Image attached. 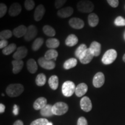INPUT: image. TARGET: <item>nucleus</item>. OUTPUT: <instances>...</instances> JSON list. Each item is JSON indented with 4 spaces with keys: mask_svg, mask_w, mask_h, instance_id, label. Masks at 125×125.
Returning a JSON list of instances; mask_svg holds the SVG:
<instances>
[{
    "mask_svg": "<svg viewBox=\"0 0 125 125\" xmlns=\"http://www.w3.org/2000/svg\"><path fill=\"white\" fill-rule=\"evenodd\" d=\"M124 38H125V33H124Z\"/></svg>",
    "mask_w": 125,
    "mask_h": 125,
    "instance_id": "09e8293b",
    "label": "nucleus"
},
{
    "mask_svg": "<svg viewBox=\"0 0 125 125\" xmlns=\"http://www.w3.org/2000/svg\"><path fill=\"white\" fill-rule=\"evenodd\" d=\"M53 125V123L52 122H49V123H48V125Z\"/></svg>",
    "mask_w": 125,
    "mask_h": 125,
    "instance_id": "de8ad7c7",
    "label": "nucleus"
},
{
    "mask_svg": "<svg viewBox=\"0 0 125 125\" xmlns=\"http://www.w3.org/2000/svg\"><path fill=\"white\" fill-rule=\"evenodd\" d=\"M80 106L83 111L85 112H89L92 109V101L88 97H83L80 101Z\"/></svg>",
    "mask_w": 125,
    "mask_h": 125,
    "instance_id": "9d476101",
    "label": "nucleus"
},
{
    "mask_svg": "<svg viewBox=\"0 0 125 125\" xmlns=\"http://www.w3.org/2000/svg\"><path fill=\"white\" fill-rule=\"evenodd\" d=\"M87 49L86 45L84 43L81 44L79 46L76 48L75 52V56L78 59L80 58V57L82 55V54L85 52L86 50Z\"/></svg>",
    "mask_w": 125,
    "mask_h": 125,
    "instance_id": "72a5a7b5",
    "label": "nucleus"
},
{
    "mask_svg": "<svg viewBox=\"0 0 125 125\" xmlns=\"http://www.w3.org/2000/svg\"><path fill=\"white\" fill-rule=\"evenodd\" d=\"M7 12V7L4 3L0 4V18L4 17Z\"/></svg>",
    "mask_w": 125,
    "mask_h": 125,
    "instance_id": "4c0bfd02",
    "label": "nucleus"
},
{
    "mask_svg": "<svg viewBox=\"0 0 125 125\" xmlns=\"http://www.w3.org/2000/svg\"><path fill=\"white\" fill-rule=\"evenodd\" d=\"M21 6L19 3H13L9 9V15L12 17L17 16L21 13Z\"/></svg>",
    "mask_w": 125,
    "mask_h": 125,
    "instance_id": "4468645a",
    "label": "nucleus"
},
{
    "mask_svg": "<svg viewBox=\"0 0 125 125\" xmlns=\"http://www.w3.org/2000/svg\"><path fill=\"white\" fill-rule=\"evenodd\" d=\"M78 42V38L75 34H70L65 40V45L67 46L72 47L76 45Z\"/></svg>",
    "mask_w": 125,
    "mask_h": 125,
    "instance_id": "b1692460",
    "label": "nucleus"
},
{
    "mask_svg": "<svg viewBox=\"0 0 125 125\" xmlns=\"http://www.w3.org/2000/svg\"><path fill=\"white\" fill-rule=\"evenodd\" d=\"M38 33V30L36 26L34 25H30L27 28V32L24 35V39L26 41H31L37 36Z\"/></svg>",
    "mask_w": 125,
    "mask_h": 125,
    "instance_id": "0eeeda50",
    "label": "nucleus"
},
{
    "mask_svg": "<svg viewBox=\"0 0 125 125\" xmlns=\"http://www.w3.org/2000/svg\"><path fill=\"white\" fill-rule=\"evenodd\" d=\"M48 83L52 89L56 90L59 86V78L56 75L51 76L48 81Z\"/></svg>",
    "mask_w": 125,
    "mask_h": 125,
    "instance_id": "cd10ccee",
    "label": "nucleus"
},
{
    "mask_svg": "<svg viewBox=\"0 0 125 125\" xmlns=\"http://www.w3.org/2000/svg\"><path fill=\"white\" fill-rule=\"evenodd\" d=\"M76 86L73 82L70 81H65L62 85V94L65 97H71L75 92Z\"/></svg>",
    "mask_w": 125,
    "mask_h": 125,
    "instance_id": "7ed1b4c3",
    "label": "nucleus"
},
{
    "mask_svg": "<svg viewBox=\"0 0 125 125\" xmlns=\"http://www.w3.org/2000/svg\"><path fill=\"white\" fill-rule=\"evenodd\" d=\"M99 22V18L96 13H90L88 16L89 25L92 27H94L97 26Z\"/></svg>",
    "mask_w": 125,
    "mask_h": 125,
    "instance_id": "4be33fe9",
    "label": "nucleus"
},
{
    "mask_svg": "<svg viewBox=\"0 0 125 125\" xmlns=\"http://www.w3.org/2000/svg\"><path fill=\"white\" fill-rule=\"evenodd\" d=\"M38 62L39 65L44 69L51 70L55 68L56 63L53 60H46L44 57H41L38 59Z\"/></svg>",
    "mask_w": 125,
    "mask_h": 125,
    "instance_id": "423d86ee",
    "label": "nucleus"
},
{
    "mask_svg": "<svg viewBox=\"0 0 125 125\" xmlns=\"http://www.w3.org/2000/svg\"><path fill=\"white\" fill-rule=\"evenodd\" d=\"M77 125H87V122L86 119L85 117H80L78 120Z\"/></svg>",
    "mask_w": 125,
    "mask_h": 125,
    "instance_id": "a19ab883",
    "label": "nucleus"
},
{
    "mask_svg": "<svg viewBox=\"0 0 125 125\" xmlns=\"http://www.w3.org/2000/svg\"><path fill=\"white\" fill-rule=\"evenodd\" d=\"M68 110V106L64 102H57L52 107V111L55 115H62L65 114Z\"/></svg>",
    "mask_w": 125,
    "mask_h": 125,
    "instance_id": "39448f33",
    "label": "nucleus"
},
{
    "mask_svg": "<svg viewBox=\"0 0 125 125\" xmlns=\"http://www.w3.org/2000/svg\"><path fill=\"white\" fill-rule=\"evenodd\" d=\"M46 76L44 74L41 73L37 76L35 79V83L38 86H42L46 83Z\"/></svg>",
    "mask_w": 125,
    "mask_h": 125,
    "instance_id": "c85d7f7f",
    "label": "nucleus"
},
{
    "mask_svg": "<svg viewBox=\"0 0 125 125\" xmlns=\"http://www.w3.org/2000/svg\"><path fill=\"white\" fill-rule=\"evenodd\" d=\"M8 45V41L7 40L0 41V49H4Z\"/></svg>",
    "mask_w": 125,
    "mask_h": 125,
    "instance_id": "79ce46f5",
    "label": "nucleus"
},
{
    "mask_svg": "<svg viewBox=\"0 0 125 125\" xmlns=\"http://www.w3.org/2000/svg\"><path fill=\"white\" fill-rule=\"evenodd\" d=\"M43 31L47 36L52 37L56 35V31L53 28L49 25H45L43 27Z\"/></svg>",
    "mask_w": 125,
    "mask_h": 125,
    "instance_id": "c756f323",
    "label": "nucleus"
},
{
    "mask_svg": "<svg viewBox=\"0 0 125 125\" xmlns=\"http://www.w3.org/2000/svg\"><path fill=\"white\" fill-rule=\"evenodd\" d=\"M101 44L97 41L92 42L90 44L89 49L94 56L97 57L101 53Z\"/></svg>",
    "mask_w": 125,
    "mask_h": 125,
    "instance_id": "6ab92c4d",
    "label": "nucleus"
},
{
    "mask_svg": "<svg viewBox=\"0 0 125 125\" xmlns=\"http://www.w3.org/2000/svg\"><path fill=\"white\" fill-rule=\"evenodd\" d=\"M93 57L94 55L92 53V52L90 51V49L87 48L85 52L82 54V55L81 56L79 60L81 63L83 64H87L92 60Z\"/></svg>",
    "mask_w": 125,
    "mask_h": 125,
    "instance_id": "9b49d317",
    "label": "nucleus"
},
{
    "mask_svg": "<svg viewBox=\"0 0 125 125\" xmlns=\"http://www.w3.org/2000/svg\"><path fill=\"white\" fill-rule=\"evenodd\" d=\"M74 12V9L71 7L62 8L57 11V15L61 18H67L71 16Z\"/></svg>",
    "mask_w": 125,
    "mask_h": 125,
    "instance_id": "2eb2a0df",
    "label": "nucleus"
},
{
    "mask_svg": "<svg viewBox=\"0 0 125 125\" xmlns=\"http://www.w3.org/2000/svg\"><path fill=\"white\" fill-rule=\"evenodd\" d=\"M5 106L1 103V104H0V113H4L5 112Z\"/></svg>",
    "mask_w": 125,
    "mask_h": 125,
    "instance_id": "c03bdc74",
    "label": "nucleus"
},
{
    "mask_svg": "<svg viewBox=\"0 0 125 125\" xmlns=\"http://www.w3.org/2000/svg\"><path fill=\"white\" fill-rule=\"evenodd\" d=\"M46 45L49 49H54L58 48L59 46V45H60V42H59V40H57L56 38H49L46 41Z\"/></svg>",
    "mask_w": 125,
    "mask_h": 125,
    "instance_id": "393cba45",
    "label": "nucleus"
},
{
    "mask_svg": "<svg viewBox=\"0 0 125 125\" xmlns=\"http://www.w3.org/2000/svg\"><path fill=\"white\" fill-rule=\"evenodd\" d=\"M114 24L116 26H125V19L122 16L117 17L114 21Z\"/></svg>",
    "mask_w": 125,
    "mask_h": 125,
    "instance_id": "e433bc0d",
    "label": "nucleus"
},
{
    "mask_svg": "<svg viewBox=\"0 0 125 125\" xmlns=\"http://www.w3.org/2000/svg\"><path fill=\"white\" fill-rule=\"evenodd\" d=\"M58 52H57V51L56 50L51 49L46 52L44 57L46 60H52L53 59L54 60H56V58L58 56Z\"/></svg>",
    "mask_w": 125,
    "mask_h": 125,
    "instance_id": "a878e982",
    "label": "nucleus"
},
{
    "mask_svg": "<svg viewBox=\"0 0 125 125\" xmlns=\"http://www.w3.org/2000/svg\"><path fill=\"white\" fill-rule=\"evenodd\" d=\"M49 123L48 120L45 118H40L32 122L30 125H47Z\"/></svg>",
    "mask_w": 125,
    "mask_h": 125,
    "instance_id": "f704fd0d",
    "label": "nucleus"
},
{
    "mask_svg": "<svg viewBox=\"0 0 125 125\" xmlns=\"http://www.w3.org/2000/svg\"><path fill=\"white\" fill-rule=\"evenodd\" d=\"M117 57V52L115 49H109L103 55L101 61L104 64H111L116 60Z\"/></svg>",
    "mask_w": 125,
    "mask_h": 125,
    "instance_id": "20e7f679",
    "label": "nucleus"
},
{
    "mask_svg": "<svg viewBox=\"0 0 125 125\" xmlns=\"http://www.w3.org/2000/svg\"><path fill=\"white\" fill-rule=\"evenodd\" d=\"M76 7L78 10L82 13H90L94 8L93 3L89 0H81L78 2Z\"/></svg>",
    "mask_w": 125,
    "mask_h": 125,
    "instance_id": "f03ea898",
    "label": "nucleus"
},
{
    "mask_svg": "<svg viewBox=\"0 0 125 125\" xmlns=\"http://www.w3.org/2000/svg\"><path fill=\"white\" fill-rule=\"evenodd\" d=\"M45 13V8L43 5L40 4L37 6L34 11V18L37 21H40L42 19L43 16Z\"/></svg>",
    "mask_w": 125,
    "mask_h": 125,
    "instance_id": "f8f14e48",
    "label": "nucleus"
},
{
    "mask_svg": "<svg viewBox=\"0 0 125 125\" xmlns=\"http://www.w3.org/2000/svg\"><path fill=\"white\" fill-rule=\"evenodd\" d=\"M52 107L53 105L51 104H47L45 107L41 109V115L44 117H51L54 114L52 111Z\"/></svg>",
    "mask_w": 125,
    "mask_h": 125,
    "instance_id": "5701e85b",
    "label": "nucleus"
},
{
    "mask_svg": "<svg viewBox=\"0 0 125 125\" xmlns=\"http://www.w3.org/2000/svg\"><path fill=\"white\" fill-rule=\"evenodd\" d=\"M87 90H88V87L86 84L85 83H81L76 87L75 93L78 97H81L87 93Z\"/></svg>",
    "mask_w": 125,
    "mask_h": 125,
    "instance_id": "dca6fc26",
    "label": "nucleus"
},
{
    "mask_svg": "<svg viewBox=\"0 0 125 125\" xmlns=\"http://www.w3.org/2000/svg\"><path fill=\"white\" fill-rule=\"evenodd\" d=\"M28 49L26 46H22L17 48L15 53L13 54V58L15 60H21L27 55Z\"/></svg>",
    "mask_w": 125,
    "mask_h": 125,
    "instance_id": "6e6552de",
    "label": "nucleus"
},
{
    "mask_svg": "<svg viewBox=\"0 0 125 125\" xmlns=\"http://www.w3.org/2000/svg\"><path fill=\"white\" fill-rule=\"evenodd\" d=\"M67 1V0H55V1H54V7L57 9L60 8L65 4Z\"/></svg>",
    "mask_w": 125,
    "mask_h": 125,
    "instance_id": "58836bf2",
    "label": "nucleus"
},
{
    "mask_svg": "<svg viewBox=\"0 0 125 125\" xmlns=\"http://www.w3.org/2000/svg\"><path fill=\"white\" fill-rule=\"evenodd\" d=\"M69 24L72 28L74 29H82L84 27L85 23L83 20L78 18H73L69 20Z\"/></svg>",
    "mask_w": 125,
    "mask_h": 125,
    "instance_id": "ddd939ff",
    "label": "nucleus"
},
{
    "mask_svg": "<svg viewBox=\"0 0 125 125\" xmlns=\"http://www.w3.org/2000/svg\"><path fill=\"white\" fill-rule=\"evenodd\" d=\"M105 82V76L103 73L98 72L94 76L93 79V85L96 88L101 87L104 85Z\"/></svg>",
    "mask_w": 125,
    "mask_h": 125,
    "instance_id": "1a4fd4ad",
    "label": "nucleus"
},
{
    "mask_svg": "<svg viewBox=\"0 0 125 125\" xmlns=\"http://www.w3.org/2000/svg\"><path fill=\"white\" fill-rule=\"evenodd\" d=\"M16 49V45L13 43H10V45H8L6 48L2 49V53L6 56L9 55V54H12Z\"/></svg>",
    "mask_w": 125,
    "mask_h": 125,
    "instance_id": "2f4dec72",
    "label": "nucleus"
},
{
    "mask_svg": "<svg viewBox=\"0 0 125 125\" xmlns=\"http://www.w3.org/2000/svg\"><path fill=\"white\" fill-rule=\"evenodd\" d=\"M13 114L15 115H18L19 114V107L16 104H15L13 106Z\"/></svg>",
    "mask_w": 125,
    "mask_h": 125,
    "instance_id": "37998d69",
    "label": "nucleus"
},
{
    "mask_svg": "<svg viewBox=\"0 0 125 125\" xmlns=\"http://www.w3.org/2000/svg\"><path fill=\"white\" fill-rule=\"evenodd\" d=\"M12 64L13 65V73L15 74H17L19 73L21 70L23 69L24 62L23 61L19 60H14L12 62Z\"/></svg>",
    "mask_w": 125,
    "mask_h": 125,
    "instance_id": "aec40b11",
    "label": "nucleus"
},
{
    "mask_svg": "<svg viewBox=\"0 0 125 125\" xmlns=\"http://www.w3.org/2000/svg\"><path fill=\"white\" fill-rule=\"evenodd\" d=\"M27 28L24 25H20L13 30V34L17 38H21L22 37H24L27 32Z\"/></svg>",
    "mask_w": 125,
    "mask_h": 125,
    "instance_id": "f3484780",
    "label": "nucleus"
},
{
    "mask_svg": "<svg viewBox=\"0 0 125 125\" xmlns=\"http://www.w3.org/2000/svg\"><path fill=\"white\" fill-rule=\"evenodd\" d=\"M78 62L75 58H70L65 61L63 64V67L65 70H70L74 68L77 65Z\"/></svg>",
    "mask_w": 125,
    "mask_h": 125,
    "instance_id": "bb28decb",
    "label": "nucleus"
},
{
    "mask_svg": "<svg viewBox=\"0 0 125 125\" xmlns=\"http://www.w3.org/2000/svg\"><path fill=\"white\" fill-rule=\"evenodd\" d=\"M13 35V32L9 30H5L0 32V39L1 40H7L10 38Z\"/></svg>",
    "mask_w": 125,
    "mask_h": 125,
    "instance_id": "473e14b6",
    "label": "nucleus"
},
{
    "mask_svg": "<svg viewBox=\"0 0 125 125\" xmlns=\"http://www.w3.org/2000/svg\"><path fill=\"white\" fill-rule=\"evenodd\" d=\"M24 91V86L20 83L9 85L6 89V93L10 97H16L20 96Z\"/></svg>",
    "mask_w": 125,
    "mask_h": 125,
    "instance_id": "f257e3e1",
    "label": "nucleus"
},
{
    "mask_svg": "<svg viewBox=\"0 0 125 125\" xmlns=\"http://www.w3.org/2000/svg\"><path fill=\"white\" fill-rule=\"evenodd\" d=\"M27 68L28 71L31 74H35L38 70V65L35 60L30 59L27 62Z\"/></svg>",
    "mask_w": 125,
    "mask_h": 125,
    "instance_id": "412c9836",
    "label": "nucleus"
},
{
    "mask_svg": "<svg viewBox=\"0 0 125 125\" xmlns=\"http://www.w3.org/2000/svg\"><path fill=\"white\" fill-rule=\"evenodd\" d=\"M123 60L124 61V62H125V54L123 55Z\"/></svg>",
    "mask_w": 125,
    "mask_h": 125,
    "instance_id": "49530a36",
    "label": "nucleus"
},
{
    "mask_svg": "<svg viewBox=\"0 0 125 125\" xmlns=\"http://www.w3.org/2000/svg\"><path fill=\"white\" fill-rule=\"evenodd\" d=\"M44 40L42 38H36L32 45V49L33 51H37L42 46Z\"/></svg>",
    "mask_w": 125,
    "mask_h": 125,
    "instance_id": "7c9ffc66",
    "label": "nucleus"
},
{
    "mask_svg": "<svg viewBox=\"0 0 125 125\" xmlns=\"http://www.w3.org/2000/svg\"><path fill=\"white\" fill-rule=\"evenodd\" d=\"M108 3L112 8H116L119 5V0H107Z\"/></svg>",
    "mask_w": 125,
    "mask_h": 125,
    "instance_id": "ea45409f",
    "label": "nucleus"
},
{
    "mask_svg": "<svg viewBox=\"0 0 125 125\" xmlns=\"http://www.w3.org/2000/svg\"><path fill=\"white\" fill-rule=\"evenodd\" d=\"M47 105V100L46 98L43 97H40L37 98L36 100L34 101L33 104V107L35 110H41L45 107V106Z\"/></svg>",
    "mask_w": 125,
    "mask_h": 125,
    "instance_id": "a211bd4d",
    "label": "nucleus"
},
{
    "mask_svg": "<svg viewBox=\"0 0 125 125\" xmlns=\"http://www.w3.org/2000/svg\"><path fill=\"white\" fill-rule=\"evenodd\" d=\"M13 125H23V123L22 121H20V120H18V121H16L15 123H14Z\"/></svg>",
    "mask_w": 125,
    "mask_h": 125,
    "instance_id": "a18cd8bd",
    "label": "nucleus"
},
{
    "mask_svg": "<svg viewBox=\"0 0 125 125\" xmlns=\"http://www.w3.org/2000/svg\"><path fill=\"white\" fill-rule=\"evenodd\" d=\"M24 7L27 10H32L35 7V2L34 0H26L24 2Z\"/></svg>",
    "mask_w": 125,
    "mask_h": 125,
    "instance_id": "c9c22d12",
    "label": "nucleus"
}]
</instances>
